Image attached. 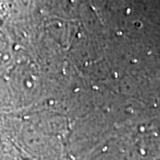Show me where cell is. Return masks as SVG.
Returning <instances> with one entry per match:
<instances>
[{
  "mask_svg": "<svg viewBox=\"0 0 160 160\" xmlns=\"http://www.w3.org/2000/svg\"><path fill=\"white\" fill-rule=\"evenodd\" d=\"M126 12H127V13H130V12H131V10H130V9H127Z\"/></svg>",
  "mask_w": 160,
  "mask_h": 160,
  "instance_id": "obj_1",
  "label": "cell"
}]
</instances>
